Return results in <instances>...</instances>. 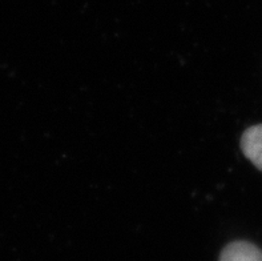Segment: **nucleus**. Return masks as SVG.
Instances as JSON below:
<instances>
[{
	"label": "nucleus",
	"mask_w": 262,
	"mask_h": 261,
	"mask_svg": "<svg viewBox=\"0 0 262 261\" xmlns=\"http://www.w3.org/2000/svg\"><path fill=\"white\" fill-rule=\"evenodd\" d=\"M241 149L246 159L262 171V124L246 129L241 137Z\"/></svg>",
	"instance_id": "1"
},
{
	"label": "nucleus",
	"mask_w": 262,
	"mask_h": 261,
	"mask_svg": "<svg viewBox=\"0 0 262 261\" xmlns=\"http://www.w3.org/2000/svg\"><path fill=\"white\" fill-rule=\"evenodd\" d=\"M220 261H262V251L249 242H233L223 249Z\"/></svg>",
	"instance_id": "2"
}]
</instances>
